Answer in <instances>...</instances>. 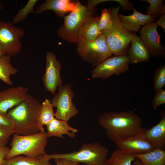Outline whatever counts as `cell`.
<instances>
[{
    "mask_svg": "<svg viewBox=\"0 0 165 165\" xmlns=\"http://www.w3.org/2000/svg\"><path fill=\"white\" fill-rule=\"evenodd\" d=\"M3 8V6L2 5L0 4V10L2 9Z\"/></svg>",
    "mask_w": 165,
    "mask_h": 165,
    "instance_id": "obj_40",
    "label": "cell"
},
{
    "mask_svg": "<svg viewBox=\"0 0 165 165\" xmlns=\"http://www.w3.org/2000/svg\"><path fill=\"white\" fill-rule=\"evenodd\" d=\"M158 26L153 23L141 28L140 38L148 49L150 55L156 57L164 56L165 48L160 43V36L157 30Z\"/></svg>",
    "mask_w": 165,
    "mask_h": 165,
    "instance_id": "obj_13",
    "label": "cell"
},
{
    "mask_svg": "<svg viewBox=\"0 0 165 165\" xmlns=\"http://www.w3.org/2000/svg\"><path fill=\"white\" fill-rule=\"evenodd\" d=\"M53 108L51 102L47 99L41 104L39 117L40 131H45L44 126L46 125L55 118Z\"/></svg>",
    "mask_w": 165,
    "mask_h": 165,
    "instance_id": "obj_25",
    "label": "cell"
},
{
    "mask_svg": "<svg viewBox=\"0 0 165 165\" xmlns=\"http://www.w3.org/2000/svg\"><path fill=\"white\" fill-rule=\"evenodd\" d=\"M113 24V18L111 12L107 9H104L102 10L99 17V28L100 31L101 32L110 29Z\"/></svg>",
    "mask_w": 165,
    "mask_h": 165,
    "instance_id": "obj_29",
    "label": "cell"
},
{
    "mask_svg": "<svg viewBox=\"0 0 165 165\" xmlns=\"http://www.w3.org/2000/svg\"><path fill=\"white\" fill-rule=\"evenodd\" d=\"M41 106L38 100L28 94L23 101L8 110L7 114L14 124V134L26 135L40 131L39 117Z\"/></svg>",
    "mask_w": 165,
    "mask_h": 165,
    "instance_id": "obj_2",
    "label": "cell"
},
{
    "mask_svg": "<svg viewBox=\"0 0 165 165\" xmlns=\"http://www.w3.org/2000/svg\"><path fill=\"white\" fill-rule=\"evenodd\" d=\"M76 2L70 0H46L38 6L35 13H41L45 11L51 10L60 17L64 18L67 12L76 9Z\"/></svg>",
    "mask_w": 165,
    "mask_h": 165,
    "instance_id": "obj_16",
    "label": "cell"
},
{
    "mask_svg": "<svg viewBox=\"0 0 165 165\" xmlns=\"http://www.w3.org/2000/svg\"><path fill=\"white\" fill-rule=\"evenodd\" d=\"M0 125L5 126L14 130V123L7 113L0 112Z\"/></svg>",
    "mask_w": 165,
    "mask_h": 165,
    "instance_id": "obj_32",
    "label": "cell"
},
{
    "mask_svg": "<svg viewBox=\"0 0 165 165\" xmlns=\"http://www.w3.org/2000/svg\"><path fill=\"white\" fill-rule=\"evenodd\" d=\"M120 6L109 9L113 21L112 27L101 31L105 37L108 46L115 56L127 55L132 36L133 32L126 29L118 17Z\"/></svg>",
    "mask_w": 165,
    "mask_h": 165,
    "instance_id": "obj_5",
    "label": "cell"
},
{
    "mask_svg": "<svg viewBox=\"0 0 165 165\" xmlns=\"http://www.w3.org/2000/svg\"><path fill=\"white\" fill-rule=\"evenodd\" d=\"M130 63L136 64L149 60L150 54L148 50L140 37L133 32L130 45L128 50Z\"/></svg>",
    "mask_w": 165,
    "mask_h": 165,
    "instance_id": "obj_17",
    "label": "cell"
},
{
    "mask_svg": "<svg viewBox=\"0 0 165 165\" xmlns=\"http://www.w3.org/2000/svg\"><path fill=\"white\" fill-rule=\"evenodd\" d=\"M130 63L127 55L112 56L96 66L91 71L92 77L106 80L113 75H119L129 70Z\"/></svg>",
    "mask_w": 165,
    "mask_h": 165,
    "instance_id": "obj_10",
    "label": "cell"
},
{
    "mask_svg": "<svg viewBox=\"0 0 165 165\" xmlns=\"http://www.w3.org/2000/svg\"><path fill=\"white\" fill-rule=\"evenodd\" d=\"M81 165H82V164H81Z\"/></svg>",
    "mask_w": 165,
    "mask_h": 165,
    "instance_id": "obj_41",
    "label": "cell"
},
{
    "mask_svg": "<svg viewBox=\"0 0 165 165\" xmlns=\"http://www.w3.org/2000/svg\"><path fill=\"white\" fill-rule=\"evenodd\" d=\"M99 17H93L91 15L86 19L81 28L79 36L80 38L89 41L93 40L101 34L99 28Z\"/></svg>",
    "mask_w": 165,
    "mask_h": 165,
    "instance_id": "obj_20",
    "label": "cell"
},
{
    "mask_svg": "<svg viewBox=\"0 0 165 165\" xmlns=\"http://www.w3.org/2000/svg\"><path fill=\"white\" fill-rule=\"evenodd\" d=\"M150 4L146 10V14H150L155 19L165 14V6L162 5L163 0H143Z\"/></svg>",
    "mask_w": 165,
    "mask_h": 165,
    "instance_id": "obj_26",
    "label": "cell"
},
{
    "mask_svg": "<svg viewBox=\"0 0 165 165\" xmlns=\"http://www.w3.org/2000/svg\"><path fill=\"white\" fill-rule=\"evenodd\" d=\"M107 1H112V0H89L88 1V6L87 7L89 10L92 11L93 8L96 5L101 2Z\"/></svg>",
    "mask_w": 165,
    "mask_h": 165,
    "instance_id": "obj_37",
    "label": "cell"
},
{
    "mask_svg": "<svg viewBox=\"0 0 165 165\" xmlns=\"http://www.w3.org/2000/svg\"><path fill=\"white\" fill-rule=\"evenodd\" d=\"M161 118L156 125L146 129L145 137L155 149L164 150L165 149V115L163 112Z\"/></svg>",
    "mask_w": 165,
    "mask_h": 165,
    "instance_id": "obj_18",
    "label": "cell"
},
{
    "mask_svg": "<svg viewBox=\"0 0 165 165\" xmlns=\"http://www.w3.org/2000/svg\"><path fill=\"white\" fill-rule=\"evenodd\" d=\"M28 89L25 87H13L0 92V112L7 113L9 109L15 106L26 98Z\"/></svg>",
    "mask_w": 165,
    "mask_h": 165,
    "instance_id": "obj_14",
    "label": "cell"
},
{
    "mask_svg": "<svg viewBox=\"0 0 165 165\" xmlns=\"http://www.w3.org/2000/svg\"><path fill=\"white\" fill-rule=\"evenodd\" d=\"M10 61L11 57L6 55L0 57V79L9 85L13 84L10 76L15 74L18 71L12 64Z\"/></svg>",
    "mask_w": 165,
    "mask_h": 165,
    "instance_id": "obj_23",
    "label": "cell"
},
{
    "mask_svg": "<svg viewBox=\"0 0 165 165\" xmlns=\"http://www.w3.org/2000/svg\"><path fill=\"white\" fill-rule=\"evenodd\" d=\"M14 130L9 127L0 125V147L6 146Z\"/></svg>",
    "mask_w": 165,
    "mask_h": 165,
    "instance_id": "obj_30",
    "label": "cell"
},
{
    "mask_svg": "<svg viewBox=\"0 0 165 165\" xmlns=\"http://www.w3.org/2000/svg\"><path fill=\"white\" fill-rule=\"evenodd\" d=\"M165 104V90L163 89L156 92L152 101L154 110H156L160 105Z\"/></svg>",
    "mask_w": 165,
    "mask_h": 165,
    "instance_id": "obj_31",
    "label": "cell"
},
{
    "mask_svg": "<svg viewBox=\"0 0 165 165\" xmlns=\"http://www.w3.org/2000/svg\"><path fill=\"white\" fill-rule=\"evenodd\" d=\"M99 125L114 142L134 134L142 128L140 117L132 111L104 112L99 116Z\"/></svg>",
    "mask_w": 165,
    "mask_h": 165,
    "instance_id": "obj_1",
    "label": "cell"
},
{
    "mask_svg": "<svg viewBox=\"0 0 165 165\" xmlns=\"http://www.w3.org/2000/svg\"><path fill=\"white\" fill-rule=\"evenodd\" d=\"M46 70L42 81L46 90L54 95L57 87L62 85L61 75V64L51 52L46 53Z\"/></svg>",
    "mask_w": 165,
    "mask_h": 165,
    "instance_id": "obj_12",
    "label": "cell"
},
{
    "mask_svg": "<svg viewBox=\"0 0 165 165\" xmlns=\"http://www.w3.org/2000/svg\"><path fill=\"white\" fill-rule=\"evenodd\" d=\"M10 148L4 146L0 147V165H2L4 163L5 158L8 153Z\"/></svg>",
    "mask_w": 165,
    "mask_h": 165,
    "instance_id": "obj_35",
    "label": "cell"
},
{
    "mask_svg": "<svg viewBox=\"0 0 165 165\" xmlns=\"http://www.w3.org/2000/svg\"><path fill=\"white\" fill-rule=\"evenodd\" d=\"M46 126V132L48 138L55 137L63 138V135H67L69 137L74 138L78 130L69 125L68 121L54 118Z\"/></svg>",
    "mask_w": 165,
    "mask_h": 165,
    "instance_id": "obj_19",
    "label": "cell"
},
{
    "mask_svg": "<svg viewBox=\"0 0 165 165\" xmlns=\"http://www.w3.org/2000/svg\"><path fill=\"white\" fill-rule=\"evenodd\" d=\"M133 165H143L140 161L137 158L133 162Z\"/></svg>",
    "mask_w": 165,
    "mask_h": 165,
    "instance_id": "obj_38",
    "label": "cell"
},
{
    "mask_svg": "<svg viewBox=\"0 0 165 165\" xmlns=\"http://www.w3.org/2000/svg\"><path fill=\"white\" fill-rule=\"evenodd\" d=\"M165 85V64L156 68L153 75V87L156 92L162 89Z\"/></svg>",
    "mask_w": 165,
    "mask_h": 165,
    "instance_id": "obj_28",
    "label": "cell"
},
{
    "mask_svg": "<svg viewBox=\"0 0 165 165\" xmlns=\"http://www.w3.org/2000/svg\"><path fill=\"white\" fill-rule=\"evenodd\" d=\"M54 160L56 165H81L79 163L66 159L57 158Z\"/></svg>",
    "mask_w": 165,
    "mask_h": 165,
    "instance_id": "obj_34",
    "label": "cell"
},
{
    "mask_svg": "<svg viewBox=\"0 0 165 165\" xmlns=\"http://www.w3.org/2000/svg\"><path fill=\"white\" fill-rule=\"evenodd\" d=\"M133 13L126 16L119 13L118 17L123 26L129 31L138 32L143 26L154 23L155 18L150 14H144L133 8Z\"/></svg>",
    "mask_w": 165,
    "mask_h": 165,
    "instance_id": "obj_15",
    "label": "cell"
},
{
    "mask_svg": "<svg viewBox=\"0 0 165 165\" xmlns=\"http://www.w3.org/2000/svg\"><path fill=\"white\" fill-rule=\"evenodd\" d=\"M136 158L134 154L117 149L112 152L106 165H131Z\"/></svg>",
    "mask_w": 165,
    "mask_h": 165,
    "instance_id": "obj_24",
    "label": "cell"
},
{
    "mask_svg": "<svg viewBox=\"0 0 165 165\" xmlns=\"http://www.w3.org/2000/svg\"><path fill=\"white\" fill-rule=\"evenodd\" d=\"M112 1L118 2L121 6L122 9L124 11H128L133 9L134 3L128 0H112Z\"/></svg>",
    "mask_w": 165,
    "mask_h": 165,
    "instance_id": "obj_33",
    "label": "cell"
},
{
    "mask_svg": "<svg viewBox=\"0 0 165 165\" xmlns=\"http://www.w3.org/2000/svg\"><path fill=\"white\" fill-rule=\"evenodd\" d=\"M4 55L2 51L0 50V57L2 55Z\"/></svg>",
    "mask_w": 165,
    "mask_h": 165,
    "instance_id": "obj_39",
    "label": "cell"
},
{
    "mask_svg": "<svg viewBox=\"0 0 165 165\" xmlns=\"http://www.w3.org/2000/svg\"><path fill=\"white\" fill-rule=\"evenodd\" d=\"M146 130L141 128L134 134L114 143L118 149L127 153L142 154L150 152L155 148L147 140Z\"/></svg>",
    "mask_w": 165,
    "mask_h": 165,
    "instance_id": "obj_11",
    "label": "cell"
},
{
    "mask_svg": "<svg viewBox=\"0 0 165 165\" xmlns=\"http://www.w3.org/2000/svg\"><path fill=\"white\" fill-rule=\"evenodd\" d=\"M77 44V51L79 56L94 66H97L112 56L102 34L92 41L81 38Z\"/></svg>",
    "mask_w": 165,
    "mask_h": 165,
    "instance_id": "obj_7",
    "label": "cell"
},
{
    "mask_svg": "<svg viewBox=\"0 0 165 165\" xmlns=\"http://www.w3.org/2000/svg\"><path fill=\"white\" fill-rule=\"evenodd\" d=\"M24 34L23 29L12 22L0 20V50L4 55L11 57L20 52L22 47L20 38Z\"/></svg>",
    "mask_w": 165,
    "mask_h": 165,
    "instance_id": "obj_8",
    "label": "cell"
},
{
    "mask_svg": "<svg viewBox=\"0 0 165 165\" xmlns=\"http://www.w3.org/2000/svg\"><path fill=\"white\" fill-rule=\"evenodd\" d=\"M2 165H52L50 160L45 155L29 157L24 155H18L5 160Z\"/></svg>",
    "mask_w": 165,
    "mask_h": 165,
    "instance_id": "obj_21",
    "label": "cell"
},
{
    "mask_svg": "<svg viewBox=\"0 0 165 165\" xmlns=\"http://www.w3.org/2000/svg\"><path fill=\"white\" fill-rule=\"evenodd\" d=\"M74 96L70 85L59 86L58 92L51 101L53 107L56 108L54 113L56 118L68 121L79 113V111L73 101Z\"/></svg>",
    "mask_w": 165,
    "mask_h": 165,
    "instance_id": "obj_9",
    "label": "cell"
},
{
    "mask_svg": "<svg viewBox=\"0 0 165 165\" xmlns=\"http://www.w3.org/2000/svg\"><path fill=\"white\" fill-rule=\"evenodd\" d=\"M155 23L158 26L161 27L164 33L165 32V14L161 15L160 18Z\"/></svg>",
    "mask_w": 165,
    "mask_h": 165,
    "instance_id": "obj_36",
    "label": "cell"
},
{
    "mask_svg": "<svg viewBox=\"0 0 165 165\" xmlns=\"http://www.w3.org/2000/svg\"><path fill=\"white\" fill-rule=\"evenodd\" d=\"M38 0H29L24 6L14 16L13 23L16 24L25 20L28 15L30 13H35L34 8Z\"/></svg>",
    "mask_w": 165,
    "mask_h": 165,
    "instance_id": "obj_27",
    "label": "cell"
},
{
    "mask_svg": "<svg viewBox=\"0 0 165 165\" xmlns=\"http://www.w3.org/2000/svg\"><path fill=\"white\" fill-rule=\"evenodd\" d=\"M143 165H165V151L155 149L150 152L134 154Z\"/></svg>",
    "mask_w": 165,
    "mask_h": 165,
    "instance_id": "obj_22",
    "label": "cell"
},
{
    "mask_svg": "<svg viewBox=\"0 0 165 165\" xmlns=\"http://www.w3.org/2000/svg\"><path fill=\"white\" fill-rule=\"evenodd\" d=\"M92 11L76 2V9L64 17V24L57 31L58 36L70 43L78 44L80 38L79 32L81 26Z\"/></svg>",
    "mask_w": 165,
    "mask_h": 165,
    "instance_id": "obj_6",
    "label": "cell"
},
{
    "mask_svg": "<svg viewBox=\"0 0 165 165\" xmlns=\"http://www.w3.org/2000/svg\"><path fill=\"white\" fill-rule=\"evenodd\" d=\"M48 138L45 130L29 135L13 134L10 144L11 148L5 159L20 155L29 157L44 155Z\"/></svg>",
    "mask_w": 165,
    "mask_h": 165,
    "instance_id": "obj_3",
    "label": "cell"
},
{
    "mask_svg": "<svg viewBox=\"0 0 165 165\" xmlns=\"http://www.w3.org/2000/svg\"><path fill=\"white\" fill-rule=\"evenodd\" d=\"M109 151L98 142L83 144L78 151L66 153L46 154L48 159L57 158L70 160L87 165H106Z\"/></svg>",
    "mask_w": 165,
    "mask_h": 165,
    "instance_id": "obj_4",
    "label": "cell"
}]
</instances>
